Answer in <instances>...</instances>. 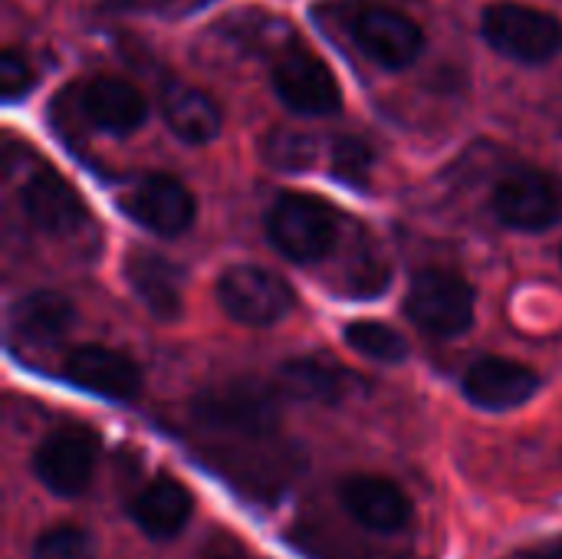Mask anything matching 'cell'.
Returning <instances> with one entry per match:
<instances>
[{
  "instance_id": "1",
  "label": "cell",
  "mask_w": 562,
  "mask_h": 559,
  "mask_svg": "<svg viewBox=\"0 0 562 559\" xmlns=\"http://www.w3.org/2000/svg\"><path fill=\"white\" fill-rule=\"evenodd\" d=\"M339 26L349 33V40L382 69H408L422 49H425V30L402 10L379 3V0H356L346 7H336Z\"/></svg>"
},
{
  "instance_id": "2",
  "label": "cell",
  "mask_w": 562,
  "mask_h": 559,
  "mask_svg": "<svg viewBox=\"0 0 562 559\" xmlns=\"http://www.w3.org/2000/svg\"><path fill=\"white\" fill-rule=\"evenodd\" d=\"M280 399H283V392L260 379H227L221 385L204 389L194 399V418L214 432L267 438L277 432V425L283 418Z\"/></svg>"
},
{
  "instance_id": "3",
  "label": "cell",
  "mask_w": 562,
  "mask_h": 559,
  "mask_svg": "<svg viewBox=\"0 0 562 559\" xmlns=\"http://www.w3.org/2000/svg\"><path fill=\"white\" fill-rule=\"evenodd\" d=\"M481 36L494 53L524 66H543L562 53V23L550 10L530 3L501 0L484 7Z\"/></svg>"
},
{
  "instance_id": "4",
  "label": "cell",
  "mask_w": 562,
  "mask_h": 559,
  "mask_svg": "<svg viewBox=\"0 0 562 559\" xmlns=\"http://www.w3.org/2000/svg\"><path fill=\"white\" fill-rule=\"evenodd\" d=\"M273 247L293 264H319L339 237L336 211L313 194H280L267 211Z\"/></svg>"
},
{
  "instance_id": "5",
  "label": "cell",
  "mask_w": 562,
  "mask_h": 559,
  "mask_svg": "<svg viewBox=\"0 0 562 559\" xmlns=\"http://www.w3.org/2000/svg\"><path fill=\"white\" fill-rule=\"evenodd\" d=\"M405 313L412 316L415 326H422L431 336H461L474 326L477 313V293L474 287L445 267H428L415 273L408 297H405Z\"/></svg>"
},
{
  "instance_id": "6",
  "label": "cell",
  "mask_w": 562,
  "mask_h": 559,
  "mask_svg": "<svg viewBox=\"0 0 562 559\" xmlns=\"http://www.w3.org/2000/svg\"><path fill=\"white\" fill-rule=\"evenodd\" d=\"M217 303L224 306V313L234 323L273 326L296 306V293L273 270L257 267V264H237V267H227L221 273Z\"/></svg>"
},
{
  "instance_id": "7",
  "label": "cell",
  "mask_w": 562,
  "mask_h": 559,
  "mask_svg": "<svg viewBox=\"0 0 562 559\" xmlns=\"http://www.w3.org/2000/svg\"><path fill=\"white\" fill-rule=\"evenodd\" d=\"M273 92L296 115H336L342 109V89L333 69L306 46H286L270 69Z\"/></svg>"
},
{
  "instance_id": "8",
  "label": "cell",
  "mask_w": 562,
  "mask_h": 559,
  "mask_svg": "<svg viewBox=\"0 0 562 559\" xmlns=\"http://www.w3.org/2000/svg\"><path fill=\"white\" fill-rule=\"evenodd\" d=\"M494 214L514 231H547L562 221V178L517 168L494 188Z\"/></svg>"
},
{
  "instance_id": "9",
  "label": "cell",
  "mask_w": 562,
  "mask_h": 559,
  "mask_svg": "<svg viewBox=\"0 0 562 559\" xmlns=\"http://www.w3.org/2000/svg\"><path fill=\"white\" fill-rule=\"evenodd\" d=\"M99 465V438L82 425L56 428L33 455V474L59 497H76L89 488Z\"/></svg>"
},
{
  "instance_id": "10",
  "label": "cell",
  "mask_w": 562,
  "mask_h": 559,
  "mask_svg": "<svg viewBox=\"0 0 562 559\" xmlns=\"http://www.w3.org/2000/svg\"><path fill=\"white\" fill-rule=\"evenodd\" d=\"M122 211L148 234L178 237L194 224L198 201L184 181L171 175H148L122 198Z\"/></svg>"
},
{
  "instance_id": "11",
  "label": "cell",
  "mask_w": 562,
  "mask_h": 559,
  "mask_svg": "<svg viewBox=\"0 0 562 559\" xmlns=\"http://www.w3.org/2000/svg\"><path fill=\"white\" fill-rule=\"evenodd\" d=\"M63 379L109 402H135L142 392V369L125 353L95 346V343H86L66 353Z\"/></svg>"
},
{
  "instance_id": "12",
  "label": "cell",
  "mask_w": 562,
  "mask_h": 559,
  "mask_svg": "<svg viewBox=\"0 0 562 559\" xmlns=\"http://www.w3.org/2000/svg\"><path fill=\"white\" fill-rule=\"evenodd\" d=\"M76 112L105 135H132L148 119L145 96L119 76H95L79 86Z\"/></svg>"
},
{
  "instance_id": "13",
  "label": "cell",
  "mask_w": 562,
  "mask_h": 559,
  "mask_svg": "<svg viewBox=\"0 0 562 559\" xmlns=\"http://www.w3.org/2000/svg\"><path fill=\"white\" fill-rule=\"evenodd\" d=\"M339 501L346 514L372 534H398L412 521L408 494L379 474H352L339 484Z\"/></svg>"
},
{
  "instance_id": "14",
  "label": "cell",
  "mask_w": 562,
  "mask_h": 559,
  "mask_svg": "<svg viewBox=\"0 0 562 559\" xmlns=\"http://www.w3.org/2000/svg\"><path fill=\"white\" fill-rule=\"evenodd\" d=\"M537 389H540V376L530 366L517 359H504V356L477 359L464 372V395L484 412L520 409L537 395Z\"/></svg>"
},
{
  "instance_id": "15",
  "label": "cell",
  "mask_w": 562,
  "mask_h": 559,
  "mask_svg": "<svg viewBox=\"0 0 562 559\" xmlns=\"http://www.w3.org/2000/svg\"><path fill=\"white\" fill-rule=\"evenodd\" d=\"M125 277L158 323H175L184 313V270L165 254L132 250L125 260Z\"/></svg>"
},
{
  "instance_id": "16",
  "label": "cell",
  "mask_w": 562,
  "mask_h": 559,
  "mask_svg": "<svg viewBox=\"0 0 562 559\" xmlns=\"http://www.w3.org/2000/svg\"><path fill=\"white\" fill-rule=\"evenodd\" d=\"M20 201L26 221L43 234H69L86 221V204L76 194V188L49 168H40L23 185Z\"/></svg>"
},
{
  "instance_id": "17",
  "label": "cell",
  "mask_w": 562,
  "mask_h": 559,
  "mask_svg": "<svg viewBox=\"0 0 562 559\" xmlns=\"http://www.w3.org/2000/svg\"><path fill=\"white\" fill-rule=\"evenodd\" d=\"M277 379H280V392H286L300 402H319V405H339L359 385V379L329 356L286 359L280 366Z\"/></svg>"
},
{
  "instance_id": "18",
  "label": "cell",
  "mask_w": 562,
  "mask_h": 559,
  "mask_svg": "<svg viewBox=\"0 0 562 559\" xmlns=\"http://www.w3.org/2000/svg\"><path fill=\"white\" fill-rule=\"evenodd\" d=\"M161 115L175 138L188 145H207L221 135L224 115L211 92L191 82H168L161 89Z\"/></svg>"
},
{
  "instance_id": "19",
  "label": "cell",
  "mask_w": 562,
  "mask_h": 559,
  "mask_svg": "<svg viewBox=\"0 0 562 559\" xmlns=\"http://www.w3.org/2000/svg\"><path fill=\"white\" fill-rule=\"evenodd\" d=\"M132 521L138 524V530L151 540H175L191 514H194V497L188 488H181L171 478H155L148 488H142L128 507Z\"/></svg>"
},
{
  "instance_id": "20",
  "label": "cell",
  "mask_w": 562,
  "mask_h": 559,
  "mask_svg": "<svg viewBox=\"0 0 562 559\" xmlns=\"http://www.w3.org/2000/svg\"><path fill=\"white\" fill-rule=\"evenodd\" d=\"M76 323V306L56 290H33L20 297L10 310V326L26 343H56Z\"/></svg>"
},
{
  "instance_id": "21",
  "label": "cell",
  "mask_w": 562,
  "mask_h": 559,
  "mask_svg": "<svg viewBox=\"0 0 562 559\" xmlns=\"http://www.w3.org/2000/svg\"><path fill=\"white\" fill-rule=\"evenodd\" d=\"M342 339L352 353L372 359V362H382V366H398L408 359V339L389 326V323H379V320H356L342 329Z\"/></svg>"
},
{
  "instance_id": "22",
  "label": "cell",
  "mask_w": 562,
  "mask_h": 559,
  "mask_svg": "<svg viewBox=\"0 0 562 559\" xmlns=\"http://www.w3.org/2000/svg\"><path fill=\"white\" fill-rule=\"evenodd\" d=\"M316 138L306 132H293V128H277L270 132V138L263 142V158L280 168V171H306L316 165Z\"/></svg>"
},
{
  "instance_id": "23",
  "label": "cell",
  "mask_w": 562,
  "mask_h": 559,
  "mask_svg": "<svg viewBox=\"0 0 562 559\" xmlns=\"http://www.w3.org/2000/svg\"><path fill=\"white\" fill-rule=\"evenodd\" d=\"M95 557V540L86 527H53L43 537H36L30 559H92Z\"/></svg>"
},
{
  "instance_id": "24",
  "label": "cell",
  "mask_w": 562,
  "mask_h": 559,
  "mask_svg": "<svg viewBox=\"0 0 562 559\" xmlns=\"http://www.w3.org/2000/svg\"><path fill=\"white\" fill-rule=\"evenodd\" d=\"M372 148L369 142L356 138V135H342L333 142V175L352 188H369V178H372Z\"/></svg>"
},
{
  "instance_id": "25",
  "label": "cell",
  "mask_w": 562,
  "mask_h": 559,
  "mask_svg": "<svg viewBox=\"0 0 562 559\" xmlns=\"http://www.w3.org/2000/svg\"><path fill=\"white\" fill-rule=\"evenodd\" d=\"M36 82V72L30 66V59L23 53H16L13 46H7L0 53V96L7 102H16L20 96H26Z\"/></svg>"
},
{
  "instance_id": "26",
  "label": "cell",
  "mask_w": 562,
  "mask_h": 559,
  "mask_svg": "<svg viewBox=\"0 0 562 559\" xmlns=\"http://www.w3.org/2000/svg\"><path fill=\"white\" fill-rule=\"evenodd\" d=\"M524 559H562V540H550V544H540L533 550H527Z\"/></svg>"
},
{
  "instance_id": "27",
  "label": "cell",
  "mask_w": 562,
  "mask_h": 559,
  "mask_svg": "<svg viewBox=\"0 0 562 559\" xmlns=\"http://www.w3.org/2000/svg\"><path fill=\"white\" fill-rule=\"evenodd\" d=\"M201 559H244V557H240L234 547H211V550H207Z\"/></svg>"
},
{
  "instance_id": "28",
  "label": "cell",
  "mask_w": 562,
  "mask_h": 559,
  "mask_svg": "<svg viewBox=\"0 0 562 559\" xmlns=\"http://www.w3.org/2000/svg\"><path fill=\"white\" fill-rule=\"evenodd\" d=\"M95 3H105V7H132L135 0H95Z\"/></svg>"
},
{
  "instance_id": "29",
  "label": "cell",
  "mask_w": 562,
  "mask_h": 559,
  "mask_svg": "<svg viewBox=\"0 0 562 559\" xmlns=\"http://www.w3.org/2000/svg\"><path fill=\"white\" fill-rule=\"evenodd\" d=\"M560 257H562V247H560Z\"/></svg>"
}]
</instances>
